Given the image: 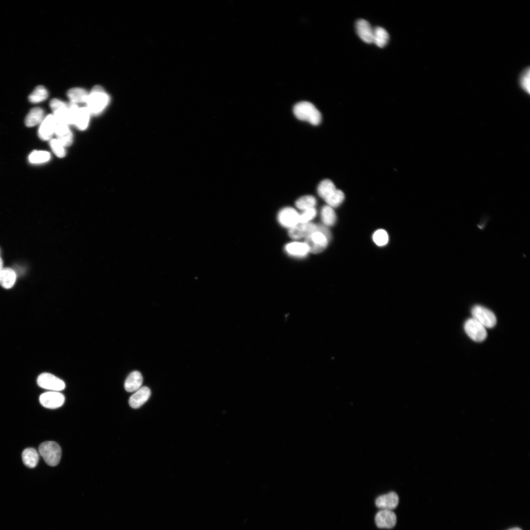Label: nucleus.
<instances>
[{"label":"nucleus","mask_w":530,"mask_h":530,"mask_svg":"<svg viewBox=\"0 0 530 530\" xmlns=\"http://www.w3.org/2000/svg\"><path fill=\"white\" fill-rule=\"evenodd\" d=\"M109 96L103 88L96 85L91 90L86 102V107L91 114L97 115L102 112L108 106Z\"/></svg>","instance_id":"nucleus-1"},{"label":"nucleus","mask_w":530,"mask_h":530,"mask_svg":"<svg viewBox=\"0 0 530 530\" xmlns=\"http://www.w3.org/2000/svg\"><path fill=\"white\" fill-rule=\"evenodd\" d=\"M293 111L299 120L309 122L313 125H318L321 121V115L315 106L309 102L303 101L296 104Z\"/></svg>","instance_id":"nucleus-2"},{"label":"nucleus","mask_w":530,"mask_h":530,"mask_svg":"<svg viewBox=\"0 0 530 530\" xmlns=\"http://www.w3.org/2000/svg\"><path fill=\"white\" fill-rule=\"evenodd\" d=\"M39 452L49 466H55L60 462L61 449L59 445L54 441H46L41 443L39 447Z\"/></svg>","instance_id":"nucleus-3"},{"label":"nucleus","mask_w":530,"mask_h":530,"mask_svg":"<svg viewBox=\"0 0 530 530\" xmlns=\"http://www.w3.org/2000/svg\"><path fill=\"white\" fill-rule=\"evenodd\" d=\"M473 318L475 319L484 327H494L497 323L495 314L489 309L480 305L474 306L471 310Z\"/></svg>","instance_id":"nucleus-4"},{"label":"nucleus","mask_w":530,"mask_h":530,"mask_svg":"<svg viewBox=\"0 0 530 530\" xmlns=\"http://www.w3.org/2000/svg\"><path fill=\"white\" fill-rule=\"evenodd\" d=\"M329 239L330 238L323 233L317 231L307 237L305 243L309 252L318 253L326 248Z\"/></svg>","instance_id":"nucleus-5"},{"label":"nucleus","mask_w":530,"mask_h":530,"mask_svg":"<svg viewBox=\"0 0 530 530\" xmlns=\"http://www.w3.org/2000/svg\"><path fill=\"white\" fill-rule=\"evenodd\" d=\"M464 328L467 335L475 342H482L487 337L485 327L473 318L465 321Z\"/></svg>","instance_id":"nucleus-6"},{"label":"nucleus","mask_w":530,"mask_h":530,"mask_svg":"<svg viewBox=\"0 0 530 530\" xmlns=\"http://www.w3.org/2000/svg\"><path fill=\"white\" fill-rule=\"evenodd\" d=\"M37 383L39 387L52 391L58 392L65 388V383L62 380L47 372L42 373L38 376Z\"/></svg>","instance_id":"nucleus-7"},{"label":"nucleus","mask_w":530,"mask_h":530,"mask_svg":"<svg viewBox=\"0 0 530 530\" xmlns=\"http://www.w3.org/2000/svg\"><path fill=\"white\" fill-rule=\"evenodd\" d=\"M50 106L56 120L70 125L68 104L59 99H53L50 103Z\"/></svg>","instance_id":"nucleus-8"},{"label":"nucleus","mask_w":530,"mask_h":530,"mask_svg":"<svg viewBox=\"0 0 530 530\" xmlns=\"http://www.w3.org/2000/svg\"><path fill=\"white\" fill-rule=\"evenodd\" d=\"M39 401L41 404L46 408L55 409L63 404L65 397L62 394L57 391H49L40 395Z\"/></svg>","instance_id":"nucleus-9"},{"label":"nucleus","mask_w":530,"mask_h":530,"mask_svg":"<svg viewBox=\"0 0 530 530\" xmlns=\"http://www.w3.org/2000/svg\"><path fill=\"white\" fill-rule=\"evenodd\" d=\"M375 523L380 529H391L396 524L397 517L392 510L381 509L375 516Z\"/></svg>","instance_id":"nucleus-10"},{"label":"nucleus","mask_w":530,"mask_h":530,"mask_svg":"<svg viewBox=\"0 0 530 530\" xmlns=\"http://www.w3.org/2000/svg\"><path fill=\"white\" fill-rule=\"evenodd\" d=\"M55 119L53 114L44 117L40 124L38 134L42 140H50L55 132Z\"/></svg>","instance_id":"nucleus-11"},{"label":"nucleus","mask_w":530,"mask_h":530,"mask_svg":"<svg viewBox=\"0 0 530 530\" xmlns=\"http://www.w3.org/2000/svg\"><path fill=\"white\" fill-rule=\"evenodd\" d=\"M318 226L311 223H298L294 227L290 229L289 235L293 239H299L302 238H306L311 234L318 231Z\"/></svg>","instance_id":"nucleus-12"},{"label":"nucleus","mask_w":530,"mask_h":530,"mask_svg":"<svg viewBox=\"0 0 530 530\" xmlns=\"http://www.w3.org/2000/svg\"><path fill=\"white\" fill-rule=\"evenodd\" d=\"M279 223L284 227L291 228L299 223V214L292 208L282 209L278 216Z\"/></svg>","instance_id":"nucleus-13"},{"label":"nucleus","mask_w":530,"mask_h":530,"mask_svg":"<svg viewBox=\"0 0 530 530\" xmlns=\"http://www.w3.org/2000/svg\"><path fill=\"white\" fill-rule=\"evenodd\" d=\"M399 502L397 493L391 492L378 497L375 500L376 506L381 509L392 510L395 508Z\"/></svg>","instance_id":"nucleus-14"},{"label":"nucleus","mask_w":530,"mask_h":530,"mask_svg":"<svg viewBox=\"0 0 530 530\" xmlns=\"http://www.w3.org/2000/svg\"><path fill=\"white\" fill-rule=\"evenodd\" d=\"M54 134L65 147L70 146L73 142V134L68 125L55 120Z\"/></svg>","instance_id":"nucleus-15"},{"label":"nucleus","mask_w":530,"mask_h":530,"mask_svg":"<svg viewBox=\"0 0 530 530\" xmlns=\"http://www.w3.org/2000/svg\"><path fill=\"white\" fill-rule=\"evenodd\" d=\"M355 28L356 32L361 40L368 44L372 43L373 28L368 21L364 19L358 20Z\"/></svg>","instance_id":"nucleus-16"},{"label":"nucleus","mask_w":530,"mask_h":530,"mask_svg":"<svg viewBox=\"0 0 530 530\" xmlns=\"http://www.w3.org/2000/svg\"><path fill=\"white\" fill-rule=\"evenodd\" d=\"M151 393V390L148 387H140L130 398L129 403L130 406L133 408L140 407L148 400Z\"/></svg>","instance_id":"nucleus-17"},{"label":"nucleus","mask_w":530,"mask_h":530,"mask_svg":"<svg viewBox=\"0 0 530 530\" xmlns=\"http://www.w3.org/2000/svg\"><path fill=\"white\" fill-rule=\"evenodd\" d=\"M143 377L141 373L137 371H132L125 381V389L128 392L137 391L141 387Z\"/></svg>","instance_id":"nucleus-18"},{"label":"nucleus","mask_w":530,"mask_h":530,"mask_svg":"<svg viewBox=\"0 0 530 530\" xmlns=\"http://www.w3.org/2000/svg\"><path fill=\"white\" fill-rule=\"evenodd\" d=\"M90 113L86 107H79L73 121V125L79 130H84L88 127Z\"/></svg>","instance_id":"nucleus-19"},{"label":"nucleus","mask_w":530,"mask_h":530,"mask_svg":"<svg viewBox=\"0 0 530 530\" xmlns=\"http://www.w3.org/2000/svg\"><path fill=\"white\" fill-rule=\"evenodd\" d=\"M44 110L40 107H36L32 108L25 118L26 126L27 127H32L40 124L44 118Z\"/></svg>","instance_id":"nucleus-20"},{"label":"nucleus","mask_w":530,"mask_h":530,"mask_svg":"<svg viewBox=\"0 0 530 530\" xmlns=\"http://www.w3.org/2000/svg\"><path fill=\"white\" fill-rule=\"evenodd\" d=\"M16 280V274L10 268H2L0 270V285L4 288H11Z\"/></svg>","instance_id":"nucleus-21"},{"label":"nucleus","mask_w":530,"mask_h":530,"mask_svg":"<svg viewBox=\"0 0 530 530\" xmlns=\"http://www.w3.org/2000/svg\"><path fill=\"white\" fill-rule=\"evenodd\" d=\"M89 93L85 89L75 87L69 89L67 92V97L71 103L77 104L86 102Z\"/></svg>","instance_id":"nucleus-22"},{"label":"nucleus","mask_w":530,"mask_h":530,"mask_svg":"<svg viewBox=\"0 0 530 530\" xmlns=\"http://www.w3.org/2000/svg\"><path fill=\"white\" fill-rule=\"evenodd\" d=\"M518 87L523 92L530 94V67L527 66L519 73L517 78Z\"/></svg>","instance_id":"nucleus-23"},{"label":"nucleus","mask_w":530,"mask_h":530,"mask_svg":"<svg viewBox=\"0 0 530 530\" xmlns=\"http://www.w3.org/2000/svg\"><path fill=\"white\" fill-rule=\"evenodd\" d=\"M285 249L290 255L296 257H303L309 252L305 242H291L286 245Z\"/></svg>","instance_id":"nucleus-24"},{"label":"nucleus","mask_w":530,"mask_h":530,"mask_svg":"<svg viewBox=\"0 0 530 530\" xmlns=\"http://www.w3.org/2000/svg\"><path fill=\"white\" fill-rule=\"evenodd\" d=\"M22 459L24 464L27 467L32 468L36 466L39 461V454L32 448L25 449L22 453Z\"/></svg>","instance_id":"nucleus-25"},{"label":"nucleus","mask_w":530,"mask_h":530,"mask_svg":"<svg viewBox=\"0 0 530 530\" xmlns=\"http://www.w3.org/2000/svg\"><path fill=\"white\" fill-rule=\"evenodd\" d=\"M389 38V34L384 28L380 26L373 28L372 43L382 48L387 44Z\"/></svg>","instance_id":"nucleus-26"},{"label":"nucleus","mask_w":530,"mask_h":530,"mask_svg":"<svg viewBox=\"0 0 530 530\" xmlns=\"http://www.w3.org/2000/svg\"><path fill=\"white\" fill-rule=\"evenodd\" d=\"M336 189V186L331 180L325 179L319 184L318 187V193L320 197L325 200Z\"/></svg>","instance_id":"nucleus-27"},{"label":"nucleus","mask_w":530,"mask_h":530,"mask_svg":"<svg viewBox=\"0 0 530 530\" xmlns=\"http://www.w3.org/2000/svg\"><path fill=\"white\" fill-rule=\"evenodd\" d=\"M48 97L46 88L42 85L36 86L28 96V100L32 103H38L45 101Z\"/></svg>","instance_id":"nucleus-28"},{"label":"nucleus","mask_w":530,"mask_h":530,"mask_svg":"<svg viewBox=\"0 0 530 530\" xmlns=\"http://www.w3.org/2000/svg\"><path fill=\"white\" fill-rule=\"evenodd\" d=\"M321 217L323 223L328 226L333 225L337 219L333 209L328 205L322 207L321 211Z\"/></svg>","instance_id":"nucleus-29"},{"label":"nucleus","mask_w":530,"mask_h":530,"mask_svg":"<svg viewBox=\"0 0 530 530\" xmlns=\"http://www.w3.org/2000/svg\"><path fill=\"white\" fill-rule=\"evenodd\" d=\"M344 199V192L342 190L336 188L324 200L328 206L333 208L340 206Z\"/></svg>","instance_id":"nucleus-30"},{"label":"nucleus","mask_w":530,"mask_h":530,"mask_svg":"<svg viewBox=\"0 0 530 530\" xmlns=\"http://www.w3.org/2000/svg\"><path fill=\"white\" fill-rule=\"evenodd\" d=\"M51 159L49 152L45 151L35 150L28 156V160L31 163L38 164L48 161Z\"/></svg>","instance_id":"nucleus-31"},{"label":"nucleus","mask_w":530,"mask_h":530,"mask_svg":"<svg viewBox=\"0 0 530 530\" xmlns=\"http://www.w3.org/2000/svg\"><path fill=\"white\" fill-rule=\"evenodd\" d=\"M316 199L312 195H305L298 198L295 202L296 207L302 211L314 208Z\"/></svg>","instance_id":"nucleus-32"},{"label":"nucleus","mask_w":530,"mask_h":530,"mask_svg":"<svg viewBox=\"0 0 530 530\" xmlns=\"http://www.w3.org/2000/svg\"><path fill=\"white\" fill-rule=\"evenodd\" d=\"M372 239L374 242L379 246L386 245L389 241V236L383 229L376 230L373 234Z\"/></svg>","instance_id":"nucleus-33"},{"label":"nucleus","mask_w":530,"mask_h":530,"mask_svg":"<svg viewBox=\"0 0 530 530\" xmlns=\"http://www.w3.org/2000/svg\"><path fill=\"white\" fill-rule=\"evenodd\" d=\"M50 146L53 153L59 158H63L65 156V146L57 138H53L50 140Z\"/></svg>","instance_id":"nucleus-34"},{"label":"nucleus","mask_w":530,"mask_h":530,"mask_svg":"<svg viewBox=\"0 0 530 530\" xmlns=\"http://www.w3.org/2000/svg\"><path fill=\"white\" fill-rule=\"evenodd\" d=\"M317 214L316 210L315 208L303 211L302 213L299 214V223H308L310 220L314 218Z\"/></svg>","instance_id":"nucleus-35"},{"label":"nucleus","mask_w":530,"mask_h":530,"mask_svg":"<svg viewBox=\"0 0 530 530\" xmlns=\"http://www.w3.org/2000/svg\"><path fill=\"white\" fill-rule=\"evenodd\" d=\"M2 267H3V262H2V260L1 258V257H0V270L2 268Z\"/></svg>","instance_id":"nucleus-36"},{"label":"nucleus","mask_w":530,"mask_h":530,"mask_svg":"<svg viewBox=\"0 0 530 530\" xmlns=\"http://www.w3.org/2000/svg\"><path fill=\"white\" fill-rule=\"evenodd\" d=\"M508 530H522L521 529L519 528L516 527V528H513L510 529H509Z\"/></svg>","instance_id":"nucleus-37"}]
</instances>
